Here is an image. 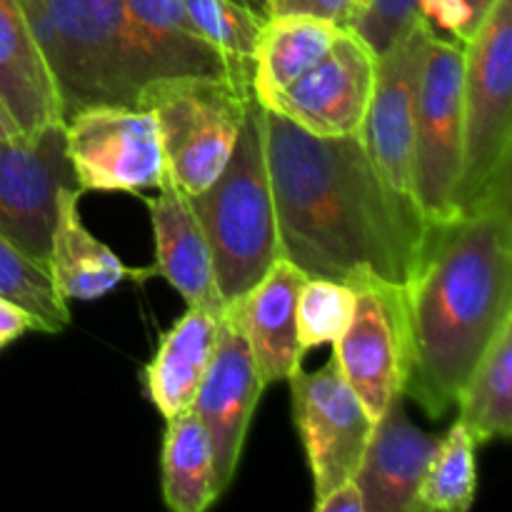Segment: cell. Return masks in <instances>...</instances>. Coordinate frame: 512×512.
I'll return each mask as SVG.
<instances>
[{
  "label": "cell",
  "mask_w": 512,
  "mask_h": 512,
  "mask_svg": "<svg viewBox=\"0 0 512 512\" xmlns=\"http://www.w3.org/2000/svg\"><path fill=\"white\" fill-rule=\"evenodd\" d=\"M263 143L280 255L308 278L373 273L405 285L418 250L400 228L363 140L318 138L263 108Z\"/></svg>",
  "instance_id": "cell-1"
},
{
  "label": "cell",
  "mask_w": 512,
  "mask_h": 512,
  "mask_svg": "<svg viewBox=\"0 0 512 512\" xmlns=\"http://www.w3.org/2000/svg\"><path fill=\"white\" fill-rule=\"evenodd\" d=\"M408 373L403 395L440 420L512 315L510 198L425 230L403 285Z\"/></svg>",
  "instance_id": "cell-2"
},
{
  "label": "cell",
  "mask_w": 512,
  "mask_h": 512,
  "mask_svg": "<svg viewBox=\"0 0 512 512\" xmlns=\"http://www.w3.org/2000/svg\"><path fill=\"white\" fill-rule=\"evenodd\" d=\"M53 75L63 120L90 105H138L150 80L168 75H235L250 63L190 35L155 33L125 0H18Z\"/></svg>",
  "instance_id": "cell-3"
},
{
  "label": "cell",
  "mask_w": 512,
  "mask_h": 512,
  "mask_svg": "<svg viewBox=\"0 0 512 512\" xmlns=\"http://www.w3.org/2000/svg\"><path fill=\"white\" fill-rule=\"evenodd\" d=\"M225 305L243 298L280 258L278 220L263 143V105L250 98L228 163L218 178L190 195Z\"/></svg>",
  "instance_id": "cell-4"
},
{
  "label": "cell",
  "mask_w": 512,
  "mask_h": 512,
  "mask_svg": "<svg viewBox=\"0 0 512 512\" xmlns=\"http://www.w3.org/2000/svg\"><path fill=\"white\" fill-rule=\"evenodd\" d=\"M512 0H495L465 40L463 163L455 218L512 193Z\"/></svg>",
  "instance_id": "cell-5"
},
{
  "label": "cell",
  "mask_w": 512,
  "mask_h": 512,
  "mask_svg": "<svg viewBox=\"0 0 512 512\" xmlns=\"http://www.w3.org/2000/svg\"><path fill=\"white\" fill-rule=\"evenodd\" d=\"M250 98V80L235 75H168L140 90L138 105L158 120L168 178L188 198L225 168Z\"/></svg>",
  "instance_id": "cell-6"
},
{
  "label": "cell",
  "mask_w": 512,
  "mask_h": 512,
  "mask_svg": "<svg viewBox=\"0 0 512 512\" xmlns=\"http://www.w3.org/2000/svg\"><path fill=\"white\" fill-rule=\"evenodd\" d=\"M430 35L433 28L420 18L393 48L378 55L373 98L360 130V140L378 175L380 188L418 253L425 238V225L413 188V115Z\"/></svg>",
  "instance_id": "cell-7"
},
{
  "label": "cell",
  "mask_w": 512,
  "mask_h": 512,
  "mask_svg": "<svg viewBox=\"0 0 512 512\" xmlns=\"http://www.w3.org/2000/svg\"><path fill=\"white\" fill-rule=\"evenodd\" d=\"M465 43L430 35L413 115V188L425 230L455 218L463 163Z\"/></svg>",
  "instance_id": "cell-8"
},
{
  "label": "cell",
  "mask_w": 512,
  "mask_h": 512,
  "mask_svg": "<svg viewBox=\"0 0 512 512\" xmlns=\"http://www.w3.org/2000/svg\"><path fill=\"white\" fill-rule=\"evenodd\" d=\"M63 123L65 150L80 193L140 195L168 178L158 120L148 108L90 105Z\"/></svg>",
  "instance_id": "cell-9"
},
{
  "label": "cell",
  "mask_w": 512,
  "mask_h": 512,
  "mask_svg": "<svg viewBox=\"0 0 512 512\" xmlns=\"http://www.w3.org/2000/svg\"><path fill=\"white\" fill-rule=\"evenodd\" d=\"M355 308L348 328L333 343L335 363L350 388L378 420L395 395H403L408 373V320L403 285L360 273L348 280Z\"/></svg>",
  "instance_id": "cell-10"
},
{
  "label": "cell",
  "mask_w": 512,
  "mask_h": 512,
  "mask_svg": "<svg viewBox=\"0 0 512 512\" xmlns=\"http://www.w3.org/2000/svg\"><path fill=\"white\" fill-rule=\"evenodd\" d=\"M293 418L313 473L315 503L355 478L375 420L340 373L335 358L323 368L290 375Z\"/></svg>",
  "instance_id": "cell-11"
},
{
  "label": "cell",
  "mask_w": 512,
  "mask_h": 512,
  "mask_svg": "<svg viewBox=\"0 0 512 512\" xmlns=\"http://www.w3.org/2000/svg\"><path fill=\"white\" fill-rule=\"evenodd\" d=\"M60 188H78L65 123L0 140V233L45 265Z\"/></svg>",
  "instance_id": "cell-12"
},
{
  "label": "cell",
  "mask_w": 512,
  "mask_h": 512,
  "mask_svg": "<svg viewBox=\"0 0 512 512\" xmlns=\"http://www.w3.org/2000/svg\"><path fill=\"white\" fill-rule=\"evenodd\" d=\"M378 53L345 25L325 58L295 83L265 100L263 108L283 115L318 138H345L363 130L373 98Z\"/></svg>",
  "instance_id": "cell-13"
},
{
  "label": "cell",
  "mask_w": 512,
  "mask_h": 512,
  "mask_svg": "<svg viewBox=\"0 0 512 512\" xmlns=\"http://www.w3.org/2000/svg\"><path fill=\"white\" fill-rule=\"evenodd\" d=\"M265 388L268 385L260 375L238 320L225 310L220 315L213 358L193 403L213 450L218 495H223L233 483L250 420Z\"/></svg>",
  "instance_id": "cell-14"
},
{
  "label": "cell",
  "mask_w": 512,
  "mask_h": 512,
  "mask_svg": "<svg viewBox=\"0 0 512 512\" xmlns=\"http://www.w3.org/2000/svg\"><path fill=\"white\" fill-rule=\"evenodd\" d=\"M405 395H395L375 420L355 473L365 512H420L418 493L440 440L405 415Z\"/></svg>",
  "instance_id": "cell-15"
},
{
  "label": "cell",
  "mask_w": 512,
  "mask_h": 512,
  "mask_svg": "<svg viewBox=\"0 0 512 512\" xmlns=\"http://www.w3.org/2000/svg\"><path fill=\"white\" fill-rule=\"evenodd\" d=\"M308 275L280 255L268 273L235 303L225 305L238 320L265 385L300 370L305 350L298 340V295Z\"/></svg>",
  "instance_id": "cell-16"
},
{
  "label": "cell",
  "mask_w": 512,
  "mask_h": 512,
  "mask_svg": "<svg viewBox=\"0 0 512 512\" xmlns=\"http://www.w3.org/2000/svg\"><path fill=\"white\" fill-rule=\"evenodd\" d=\"M155 190L158 195L145 200L155 235V270L190 308L223 315L225 300L215 283L213 255L190 198L170 178Z\"/></svg>",
  "instance_id": "cell-17"
},
{
  "label": "cell",
  "mask_w": 512,
  "mask_h": 512,
  "mask_svg": "<svg viewBox=\"0 0 512 512\" xmlns=\"http://www.w3.org/2000/svg\"><path fill=\"white\" fill-rule=\"evenodd\" d=\"M0 100L23 135L63 123L53 75L18 0H0Z\"/></svg>",
  "instance_id": "cell-18"
},
{
  "label": "cell",
  "mask_w": 512,
  "mask_h": 512,
  "mask_svg": "<svg viewBox=\"0 0 512 512\" xmlns=\"http://www.w3.org/2000/svg\"><path fill=\"white\" fill-rule=\"evenodd\" d=\"M218 325L220 315L188 305L160 338L143 370V383L148 400L165 420L193 408L218 343Z\"/></svg>",
  "instance_id": "cell-19"
},
{
  "label": "cell",
  "mask_w": 512,
  "mask_h": 512,
  "mask_svg": "<svg viewBox=\"0 0 512 512\" xmlns=\"http://www.w3.org/2000/svg\"><path fill=\"white\" fill-rule=\"evenodd\" d=\"M80 195L78 188H60L48 270L63 300H98L130 278L133 270L85 228L78 210Z\"/></svg>",
  "instance_id": "cell-20"
},
{
  "label": "cell",
  "mask_w": 512,
  "mask_h": 512,
  "mask_svg": "<svg viewBox=\"0 0 512 512\" xmlns=\"http://www.w3.org/2000/svg\"><path fill=\"white\" fill-rule=\"evenodd\" d=\"M345 25L315 15H273L250 55V88L258 103L273 98L325 58Z\"/></svg>",
  "instance_id": "cell-21"
},
{
  "label": "cell",
  "mask_w": 512,
  "mask_h": 512,
  "mask_svg": "<svg viewBox=\"0 0 512 512\" xmlns=\"http://www.w3.org/2000/svg\"><path fill=\"white\" fill-rule=\"evenodd\" d=\"M460 423L475 445L512 435V315L503 320L458 395Z\"/></svg>",
  "instance_id": "cell-22"
},
{
  "label": "cell",
  "mask_w": 512,
  "mask_h": 512,
  "mask_svg": "<svg viewBox=\"0 0 512 512\" xmlns=\"http://www.w3.org/2000/svg\"><path fill=\"white\" fill-rule=\"evenodd\" d=\"M163 500L175 512H203L220 498L208 433L193 408L168 418L163 435Z\"/></svg>",
  "instance_id": "cell-23"
},
{
  "label": "cell",
  "mask_w": 512,
  "mask_h": 512,
  "mask_svg": "<svg viewBox=\"0 0 512 512\" xmlns=\"http://www.w3.org/2000/svg\"><path fill=\"white\" fill-rule=\"evenodd\" d=\"M478 495V445L463 423H453L420 483V512H465Z\"/></svg>",
  "instance_id": "cell-24"
},
{
  "label": "cell",
  "mask_w": 512,
  "mask_h": 512,
  "mask_svg": "<svg viewBox=\"0 0 512 512\" xmlns=\"http://www.w3.org/2000/svg\"><path fill=\"white\" fill-rule=\"evenodd\" d=\"M0 295L23 305L40 325V333L55 335L70 323L68 300L60 298L48 265L35 260L0 233Z\"/></svg>",
  "instance_id": "cell-25"
},
{
  "label": "cell",
  "mask_w": 512,
  "mask_h": 512,
  "mask_svg": "<svg viewBox=\"0 0 512 512\" xmlns=\"http://www.w3.org/2000/svg\"><path fill=\"white\" fill-rule=\"evenodd\" d=\"M353 308V285L330 278L305 280L298 295V340L305 353L333 345L348 328Z\"/></svg>",
  "instance_id": "cell-26"
},
{
  "label": "cell",
  "mask_w": 512,
  "mask_h": 512,
  "mask_svg": "<svg viewBox=\"0 0 512 512\" xmlns=\"http://www.w3.org/2000/svg\"><path fill=\"white\" fill-rule=\"evenodd\" d=\"M183 3L205 43L230 58L250 63V55L263 30V18L235 0H183Z\"/></svg>",
  "instance_id": "cell-27"
},
{
  "label": "cell",
  "mask_w": 512,
  "mask_h": 512,
  "mask_svg": "<svg viewBox=\"0 0 512 512\" xmlns=\"http://www.w3.org/2000/svg\"><path fill=\"white\" fill-rule=\"evenodd\" d=\"M420 20V0H368L363 13L350 28L378 55L393 48L410 28Z\"/></svg>",
  "instance_id": "cell-28"
},
{
  "label": "cell",
  "mask_w": 512,
  "mask_h": 512,
  "mask_svg": "<svg viewBox=\"0 0 512 512\" xmlns=\"http://www.w3.org/2000/svg\"><path fill=\"white\" fill-rule=\"evenodd\" d=\"M125 5L140 25L155 30V33L200 38L183 0H125Z\"/></svg>",
  "instance_id": "cell-29"
},
{
  "label": "cell",
  "mask_w": 512,
  "mask_h": 512,
  "mask_svg": "<svg viewBox=\"0 0 512 512\" xmlns=\"http://www.w3.org/2000/svg\"><path fill=\"white\" fill-rule=\"evenodd\" d=\"M273 15H315L338 25H353L360 15V0H268Z\"/></svg>",
  "instance_id": "cell-30"
},
{
  "label": "cell",
  "mask_w": 512,
  "mask_h": 512,
  "mask_svg": "<svg viewBox=\"0 0 512 512\" xmlns=\"http://www.w3.org/2000/svg\"><path fill=\"white\" fill-rule=\"evenodd\" d=\"M33 330L40 333L38 320H35L23 305L13 303V300L0 295V353H3L8 345H13L15 340L23 338L25 333H33Z\"/></svg>",
  "instance_id": "cell-31"
},
{
  "label": "cell",
  "mask_w": 512,
  "mask_h": 512,
  "mask_svg": "<svg viewBox=\"0 0 512 512\" xmlns=\"http://www.w3.org/2000/svg\"><path fill=\"white\" fill-rule=\"evenodd\" d=\"M315 512H365L363 510V498H360V490L355 485V480L338 485L335 490H330L323 500L313 505Z\"/></svg>",
  "instance_id": "cell-32"
},
{
  "label": "cell",
  "mask_w": 512,
  "mask_h": 512,
  "mask_svg": "<svg viewBox=\"0 0 512 512\" xmlns=\"http://www.w3.org/2000/svg\"><path fill=\"white\" fill-rule=\"evenodd\" d=\"M458 3V13H460V28L455 40L465 43L470 35L475 33V28L480 25V20L485 18L490 8H493L495 0H455Z\"/></svg>",
  "instance_id": "cell-33"
},
{
  "label": "cell",
  "mask_w": 512,
  "mask_h": 512,
  "mask_svg": "<svg viewBox=\"0 0 512 512\" xmlns=\"http://www.w3.org/2000/svg\"><path fill=\"white\" fill-rule=\"evenodd\" d=\"M20 130L18 125L13 123V118H10L8 108L3 105V100H0V140H10V138H20Z\"/></svg>",
  "instance_id": "cell-34"
},
{
  "label": "cell",
  "mask_w": 512,
  "mask_h": 512,
  "mask_svg": "<svg viewBox=\"0 0 512 512\" xmlns=\"http://www.w3.org/2000/svg\"><path fill=\"white\" fill-rule=\"evenodd\" d=\"M235 3H240L243 8H248L250 13H255L258 18L268 20L270 18V10H268V0H235Z\"/></svg>",
  "instance_id": "cell-35"
},
{
  "label": "cell",
  "mask_w": 512,
  "mask_h": 512,
  "mask_svg": "<svg viewBox=\"0 0 512 512\" xmlns=\"http://www.w3.org/2000/svg\"><path fill=\"white\" fill-rule=\"evenodd\" d=\"M433 3H440V0H420V10L428 8V5H433Z\"/></svg>",
  "instance_id": "cell-36"
},
{
  "label": "cell",
  "mask_w": 512,
  "mask_h": 512,
  "mask_svg": "<svg viewBox=\"0 0 512 512\" xmlns=\"http://www.w3.org/2000/svg\"><path fill=\"white\" fill-rule=\"evenodd\" d=\"M365 5H368V0H360V13H363V10H365Z\"/></svg>",
  "instance_id": "cell-37"
}]
</instances>
